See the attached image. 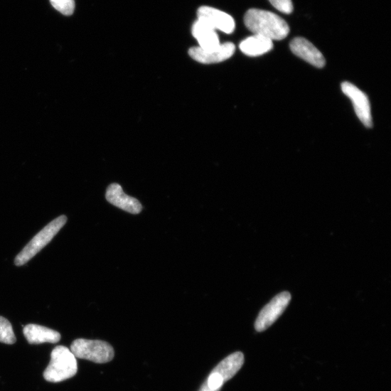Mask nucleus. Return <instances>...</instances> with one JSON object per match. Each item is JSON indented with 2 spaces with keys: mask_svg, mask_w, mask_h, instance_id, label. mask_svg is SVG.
<instances>
[{
  "mask_svg": "<svg viewBox=\"0 0 391 391\" xmlns=\"http://www.w3.org/2000/svg\"><path fill=\"white\" fill-rule=\"evenodd\" d=\"M271 5L285 14H291L294 11L291 0H269Z\"/></svg>",
  "mask_w": 391,
  "mask_h": 391,
  "instance_id": "17",
  "label": "nucleus"
},
{
  "mask_svg": "<svg viewBox=\"0 0 391 391\" xmlns=\"http://www.w3.org/2000/svg\"><path fill=\"white\" fill-rule=\"evenodd\" d=\"M198 20L225 33H231L236 28V23L229 14L212 7L203 6L198 11Z\"/></svg>",
  "mask_w": 391,
  "mask_h": 391,
  "instance_id": "7",
  "label": "nucleus"
},
{
  "mask_svg": "<svg viewBox=\"0 0 391 391\" xmlns=\"http://www.w3.org/2000/svg\"><path fill=\"white\" fill-rule=\"evenodd\" d=\"M341 90L354 105L355 112L360 122L367 128L373 127L371 107L368 96L358 87L350 82H343Z\"/></svg>",
  "mask_w": 391,
  "mask_h": 391,
  "instance_id": "6",
  "label": "nucleus"
},
{
  "mask_svg": "<svg viewBox=\"0 0 391 391\" xmlns=\"http://www.w3.org/2000/svg\"><path fill=\"white\" fill-rule=\"evenodd\" d=\"M242 52L251 57H257L269 52L273 48V43L270 38L254 34L242 41L240 44Z\"/></svg>",
  "mask_w": 391,
  "mask_h": 391,
  "instance_id": "13",
  "label": "nucleus"
},
{
  "mask_svg": "<svg viewBox=\"0 0 391 391\" xmlns=\"http://www.w3.org/2000/svg\"><path fill=\"white\" fill-rule=\"evenodd\" d=\"M68 218L61 215L38 232L31 242L16 256L15 264L23 266L44 249L54 239L58 232L65 225Z\"/></svg>",
  "mask_w": 391,
  "mask_h": 391,
  "instance_id": "3",
  "label": "nucleus"
},
{
  "mask_svg": "<svg viewBox=\"0 0 391 391\" xmlns=\"http://www.w3.org/2000/svg\"><path fill=\"white\" fill-rule=\"evenodd\" d=\"M291 52L313 66L322 68L326 65V59L319 50L307 39L296 37L290 43Z\"/></svg>",
  "mask_w": 391,
  "mask_h": 391,
  "instance_id": "10",
  "label": "nucleus"
},
{
  "mask_svg": "<svg viewBox=\"0 0 391 391\" xmlns=\"http://www.w3.org/2000/svg\"><path fill=\"white\" fill-rule=\"evenodd\" d=\"M70 350L75 358L98 364L109 363L114 356L112 346L100 340L76 339L72 343Z\"/></svg>",
  "mask_w": 391,
  "mask_h": 391,
  "instance_id": "4",
  "label": "nucleus"
},
{
  "mask_svg": "<svg viewBox=\"0 0 391 391\" xmlns=\"http://www.w3.org/2000/svg\"><path fill=\"white\" fill-rule=\"evenodd\" d=\"M106 200L111 205L133 215L140 213L142 206L139 201L124 192L121 185L110 184L106 191Z\"/></svg>",
  "mask_w": 391,
  "mask_h": 391,
  "instance_id": "9",
  "label": "nucleus"
},
{
  "mask_svg": "<svg viewBox=\"0 0 391 391\" xmlns=\"http://www.w3.org/2000/svg\"><path fill=\"white\" fill-rule=\"evenodd\" d=\"M235 50L236 47L232 43H225L210 50H203L199 47H194L189 50L188 53L191 58L200 63L215 64L231 58Z\"/></svg>",
  "mask_w": 391,
  "mask_h": 391,
  "instance_id": "8",
  "label": "nucleus"
},
{
  "mask_svg": "<svg viewBox=\"0 0 391 391\" xmlns=\"http://www.w3.org/2000/svg\"><path fill=\"white\" fill-rule=\"evenodd\" d=\"M247 28L255 34L266 36L271 41H282L289 33L288 23L279 16L269 11L250 9L245 16Z\"/></svg>",
  "mask_w": 391,
  "mask_h": 391,
  "instance_id": "1",
  "label": "nucleus"
},
{
  "mask_svg": "<svg viewBox=\"0 0 391 391\" xmlns=\"http://www.w3.org/2000/svg\"><path fill=\"white\" fill-rule=\"evenodd\" d=\"M0 342L6 344H14L16 342L11 323L1 316H0Z\"/></svg>",
  "mask_w": 391,
  "mask_h": 391,
  "instance_id": "15",
  "label": "nucleus"
},
{
  "mask_svg": "<svg viewBox=\"0 0 391 391\" xmlns=\"http://www.w3.org/2000/svg\"><path fill=\"white\" fill-rule=\"evenodd\" d=\"M23 334L30 344L57 343L61 338V335L58 331L35 324L25 326Z\"/></svg>",
  "mask_w": 391,
  "mask_h": 391,
  "instance_id": "12",
  "label": "nucleus"
},
{
  "mask_svg": "<svg viewBox=\"0 0 391 391\" xmlns=\"http://www.w3.org/2000/svg\"><path fill=\"white\" fill-rule=\"evenodd\" d=\"M192 34L197 39L199 48L203 50H213L220 45L215 30L202 21L195 22L192 27Z\"/></svg>",
  "mask_w": 391,
  "mask_h": 391,
  "instance_id": "11",
  "label": "nucleus"
},
{
  "mask_svg": "<svg viewBox=\"0 0 391 391\" xmlns=\"http://www.w3.org/2000/svg\"><path fill=\"white\" fill-rule=\"evenodd\" d=\"M245 363V357L242 352L233 353L220 362L213 370L220 374L225 382L230 380L241 370Z\"/></svg>",
  "mask_w": 391,
  "mask_h": 391,
  "instance_id": "14",
  "label": "nucleus"
},
{
  "mask_svg": "<svg viewBox=\"0 0 391 391\" xmlns=\"http://www.w3.org/2000/svg\"><path fill=\"white\" fill-rule=\"evenodd\" d=\"M291 299L289 292H283L274 297L259 312L255 322V330L262 332L269 328L283 314Z\"/></svg>",
  "mask_w": 391,
  "mask_h": 391,
  "instance_id": "5",
  "label": "nucleus"
},
{
  "mask_svg": "<svg viewBox=\"0 0 391 391\" xmlns=\"http://www.w3.org/2000/svg\"><path fill=\"white\" fill-rule=\"evenodd\" d=\"M77 372L75 357L65 346H58L52 351L51 360L44 372L45 379L50 382H60L73 377Z\"/></svg>",
  "mask_w": 391,
  "mask_h": 391,
  "instance_id": "2",
  "label": "nucleus"
},
{
  "mask_svg": "<svg viewBox=\"0 0 391 391\" xmlns=\"http://www.w3.org/2000/svg\"><path fill=\"white\" fill-rule=\"evenodd\" d=\"M53 7L64 16H71L75 11V0H50Z\"/></svg>",
  "mask_w": 391,
  "mask_h": 391,
  "instance_id": "16",
  "label": "nucleus"
}]
</instances>
